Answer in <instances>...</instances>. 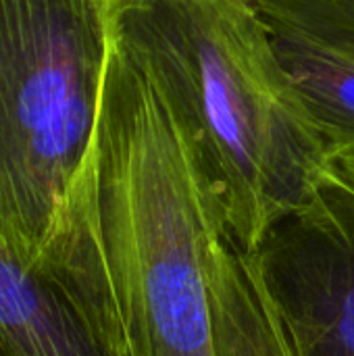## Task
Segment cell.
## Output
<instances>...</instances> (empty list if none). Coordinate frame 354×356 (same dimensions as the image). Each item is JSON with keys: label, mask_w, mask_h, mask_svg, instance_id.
Masks as SVG:
<instances>
[{"label": "cell", "mask_w": 354, "mask_h": 356, "mask_svg": "<svg viewBox=\"0 0 354 356\" xmlns=\"http://www.w3.org/2000/svg\"><path fill=\"white\" fill-rule=\"evenodd\" d=\"M106 29L186 125L244 254L296 209L330 148L250 0H104Z\"/></svg>", "instance_id": "6da1fadb"}, {"label": "cell", "mask_w": 354, "mask_h": 356, "mask_svg": "<svg viewBox=\"0 0 354 356\" xmlns=\"http://www.w3.org/2000/svg\"><path fill=\"white\" fill-rule=\"evenodd\" d=\"M81 175L129 356H219L204 263L221 221L213 186L171 102L108 29Z\"/></svg>", "instance_id": "7a4b0ae2"}, {"label": "cell", "mask_w": 354, "mask_h": 356, "mask_svg": "<svg viewBox=\"0 0 354 356\" xmlns=\"http://www.w3.org/2000/svg\"><path fill=\"white\" fill-rule=\"evenodd\" d=\"M106 58L104 0H0V236L31 271L102 300L92 200L75 198Z\"/></svg>", "instance_id": "3957f363"}, {"label": "cell", "mask_w": 354, "mask_h": 356, "mask_svg": "<svg viewBox=\"0 0 354 356\" xmlns=\"http://www.w3.org/2000/svg\"><path fill=\"white\" fill-rule=\"evenodd\" d=\"M246 257L288 356H354V150L332 152Z\"/></svg>", "instance_id": "277c9868"}, {"label": "cell", "mask_w": 354, "mask_h": 356, "mask_svg": "<svg viewBox=\"0 0 354 356\" xmlns=\"http://www.w3.org/2000/svg\"><path fill=\"white\" fill-rule=\"evenodd\" d=\"M0 356H129L119 319L42 277L0 236Z\"/></svg>", "instance_id": "5b68a950"}, {"label": "cell", "mask_w": 354, "mask_h": 356, "mask_svg": "<svg viewBox=\"0 0 354 356\" xmlns=\"http://www.w3.org/2000/svg\"><path fill=\"white\" fill-rule=\"evenodd\" d=\"M207 277L219 356H288L248 257L223 225L207 242Z\"/></svg>", "instance_id": "8992f818"}, {"label": "cell", "mask_w": 354, "mask_h": 356, "mask_svg": "<svg viewBox=\"0 0 354 356\" xmlns=\"http://www.w3.org/2000/svg\"><path fill=\"white\" fill-rule=\"evenodd\" d=\"M275 54L330 152L354 150V63L311 42L271 31Z\"/></svg>", "instance_id": "52a82bcc"}, {"label": "cell", "mask_w": 354, "mask_h": 356, "mask_svg": "<svg viewBox=\"0 0 354 356\" xmlns=\"http://www.w3.org/2000/svg\"><path fill=\"white\" fill-rule=\"evenodd\" d=\"M271 31L354 63V0H250Z\"/></svg>", "instance_id": "ba28073f"}]
</instances>
